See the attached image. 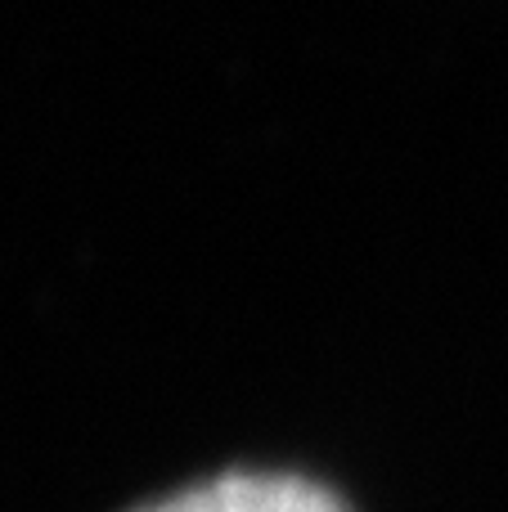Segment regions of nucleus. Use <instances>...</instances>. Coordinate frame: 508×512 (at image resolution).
<instances>
[{
  "label": "nucleus",
  "instance_id": "nucleus-1",
  "mask_svg": "<svg viewBox=\"0 0 508 512\" xmlns=\"http://www.w3.org/2000/svg\"><path fill=\"white\" fill-rule=\"evenodd\" d=\"M135 512H351L320 481L293 472H221Z\"/></svg>",
  "mask_w": 508,
  "mask_h": 512
}]
</instances>
